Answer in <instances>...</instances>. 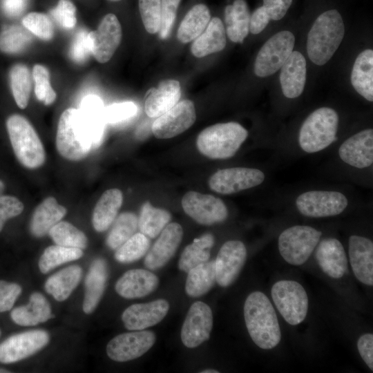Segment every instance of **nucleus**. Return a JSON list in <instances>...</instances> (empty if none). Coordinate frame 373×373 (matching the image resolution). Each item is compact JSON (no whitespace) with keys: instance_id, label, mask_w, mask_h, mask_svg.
I'll return each instance as SVG.
<instances>
[{"instance_id":"a18cd8bd","label":"nucleus","mask_w":373,"mask_h":373,"mask_svg":"<svg viewBox=\"0 0 373 373\" xmlns=\"http://www.w3.org/2000/svg\"><path fill=\"white\" fill-rule=\"evenodd\" d=\"M149 246L148 237L142 233H134L116 249L115 258L122 263L135 262L146 254Z\"/></svg>"},{"instance_id":"f8f14e48","label":"nucleus","mask_w":373,"mask_h":373,"mask_svg":"<svg viewBox=\"0 0 373 373\" xmlns=\"http://www.w3.org/2000/svg\"><path fill=\"white\" fill-rule=\"evenodd\" d=\"M265 174L257 169L234 167L218 170L209 180L211 190L229 195L260 184Z\"/></svg>"},{"instance_id":"dca6fc26","label":"nucleus","mask_w":373,"mask_h":373,"mask_svg":"<svg viewBox=\"0 0 373 373\" xmlns=\"http://www.w3.org/2000/svg\"><path fill=\"white\" fill-rule=\"evenodd\" d=\"M155 334L151 331L139 330L119 334L106 346L108 356L117 362L135 359L148 352L155 342Z\"/></svg>"},{"instance_id":"5701e85b","label":"nucleus","mask_w":373,"mask_h":373,"mask_svg":"<svg viewBox=\"0 0 373 373\" xmlns=\"http://www.w3.org/2000/svg\"><path fill=\"white\" fill-rule=\"evenodd\" d=\"M181 97V86L178 80L166 79L157 88H151L146 95L144 111L151 118L157 117L174 106Z\"/></svg>"},{"instance_id":"c85d7f7f","label":"nucleus","mask_w":373,"mask_h":373,"mask_svg":"<svg viewBox=\"0 0 373 373\" xmlns=\"http://www.w3.org/2000/svg\"><path fill=\"white\" fill-rule=\"evenodd\" d=\"M226 32L222 20L211 18L207 28L192 44L191 51L198 58L222 50L226 46Z\"/></svg>"},{"instance_id":"ea45409f","label":"nucleus","mask_w":373,"mask_h":373,"mask_svg":"<svg viewBox=\"0 0 373 373\" xmlns=\"http://www.w3.org/2000/svg\"><path fill=\"white\" fill-rule=\"evenodd\" d=\"M10 88L17 106L23 109L27 107L31 88V75L28 68L22 64L14 65L9 72Z\"/></svg>"},{"instance_id":"a878e982","label":"nucleus","mask_w":373,"mask_h":373,"mask_svg":"<svg viewBox=\"0 0 373 373\" xmlns=\"http://www.w3.org/2000/svg\"><path fill=\"white\" fill-rule=\"evenodd\" d=\"M280 82L283 95L296 98L303 91L306 80V60L298 51H292L282 66Z\"/></svg>"},{"instance_id":"37998d69","label":"nucleus","mask_w":373,"mask_h":373,"mask_svg":"<svg viewBox=\"0 0 373 373\" xmlns=\"http://www.w3.org/2000/svg\"><path fill=\"white\" fill-rule=\"evenodd\" d=\"M49 236L56 245L84 249L87 246L86 235L74 225L66 221H61L54 225L48 232Z\"/></svg>"},{"instance_id":"cd10ccee","label":"nucleus","mask_w":373,"mask_h":373,"mask_svg":"<svg viewBox=\"0 0 373 373\" xmlns=\"http://www.w3.org/2000/svg\"><path fill=\"white\" fill-rule=\"evenodd\" d=\"M66 212V207L59 204L54 197L45 198L33 212L30 224L31 233L37 238L44 236Z\"/></svg>"},{"instance_id":"2f4dec72","label":"nucleus","mask_w":373,"mask_h":373,"mask_svg":"<svg viewBox=\"0 0 373 373\" xmlns=\"http://www.w3.org/2000/svg\"><path fill=\"white\" fill-rule=\"evenodd\" d=\"M123 202V195L118 189L105 191L93 210L92 222L98 232L105 231L115 220Z\"/></svg>"},{"instance_id":"6ab92c4d","label":"nucleus","mask_w":373,"mask_h":373,"mask_svg":"<svg viewBox=\"0 0 373 373\" xmlns=\"http://www.w3.org/2000/svg\"><path fill=\"white\" fill-rule=\"evenodd\" d=\"M183 236L182 226L177 222L168 224L146 255L144 265L151 270L164 267L173 256Z\"/></svg>"},{"instance_id":"b1692460","label":"nucleus","mask_w":373,"mask_h":373,"mask_svg":"<svg viewBox=\"0 0 373 373\" xmlns=\"http://www.w3.org/2000/svg\"><path fill=\"white\" fill-rule=\"evenodd\" d=\"M316 259L323 271L332 278H340L347 271V256L342 244L336 238H325L318 244Z\"/></svg>"},{"instance_id":"5fc2aeb1","label":"nucleus","mask_w":373,"mask_h":373,"mask_svg":"<svg viewBox=\"0 0 373 373\" xmlns=\"http://www.w3.org/2000/svg\"><path fill=\"white\" fill-rule=\"evenodd\" d=\"M88 35V32L86 30H81L73 39L70 49V55L77 63L84 62L91 54Z\"/></svg>"},{"instance_id":"412c9836","label":"nucleus","mask_w":373,"mask_h":373,"mask_svg":"<svg viewBox=\"0 0 373 373\" xmlns=\"http://www.w3.org/2000/svg\"><path fill=\"white\" fill-rule=\"evenodd\" d=\"M338 154L346 164L364 169L373 162V130L361 131L347 139L340 146Z\"/></svg>"},{"instance_id":"c9c22d12","label":"nucleus","mask_w":373,"mask_h":373,"mask_svg":"<svg viewBox=\"0 0 373 373\" xmlns=\"http://www.w3.org/2000/svg\"><path fill=\"white\" fill-rule=\"evenodd\" d=\"M79 109L92 131L94 149H96L101 145L104 135L106 122L103 102L98 96L89 95L82 100Z\"/></svg>"},{"instance_id":"4d7b16f0","label":"nucleus","mask_w":373,"mask_h":373,"mask_svg":"<svg viewBox=\"0 0 373 373\" xmlns=\"http://www.w3.org/2000/svg\"><path fill=\"white\" fill-rule=\"evenodd\" d=\"M292 0H263L262 6L270 20H280L287 13Z\"/></svg>"},{"instance_id":"a211bd4d","label":"nucleus","mask_w":373,"mask_h":373,"mask_svg":"<svg viewBox=\"0 0 373 373\" xmlns=\"http://www.w3.org/2000/svg\"><path fill=\"white\" fill-rule=\"evenodd\" d=\"M247 258V249L240 240H229L220 249L215 260L216 281L223 287L238 278Z\"/></svg>"},{"instance_id":"e433bc0d","label":"nucleus","mask_w":373,"mask_h":373,"mask_svg":"<svg viewBox=\"0 0 373 373\" xmlns=\"http://www.w3.org/2000/svg\"><path fill=\"white\" fill-rule=\"evenodd\" d=\"M214 242V237L211 233H204L195 238L183 250L178 261L179 269L188 272L194 267L207 262Z\"/></svg>"},{"instance_id":"864d4df0","label":"nucleus","mask_w":373,"mask_h":373,"mask_svg":"<svg viewBox=\"0 0 373 373\" xmlns=\"http://www.w3.org/2000/svg\"><path fill=\"white\" fill-rule=\"evenodd\" d=\"M23 208V203L16 197L2 195L0 196V232L5 222L8 219L21 214Z\"/></svg>"},{"instance_id":"f257e3e1","label":"nucleus","mask_w":373,"mask_h":373,"mask_svg":"<svg viewBox=\"0 0 373 373\" xmlns=\"http://www.w3.org/2000/svg\"><path fill=\"white\" fill-rule=\"evenodd\" d=\"M247 329L254 343L260 348L270 350L280 341L281 332L275 309L261 291H254L244 305Z\"/></svg>"},{"instance_id":"49530a36","label":"nucleus","mask_w":373,"mask_h":373,"mask_svg":"<svg viewBox=\"0 0 373 373\" xmlns=\"http://www.w3.org/2000/svg\"><path fill=\"white\" fill-rule=\"evenodd\" d=\"M23 27L44 41L50 40L54 35V27L50 17L41 12H32L22 20Z\"/></svg>"},{"instance_id":"ddd939ff","label":"nucleus","mask_w":373,"mask_h":373,"mask_svg":"<svg viewBox=\"0 0 373 373\" xmlns=\"http://www.w3.org/2000/svg\"><path fill=\"white\" fill-rule=\"evenodd\" d=\"M122 36V27L117 16L106 14L97 30L88 32L91 54L99 63L108 61L118 48Z\"/></svg>"},{"instance_id":"f704fd0d","label":"nucleus","mask_w":373,"mask_h":373,"mask_svg":"<svg viewBox=\"0 0 373 373\" xmlns=\"http://www.w3.org/2000/svg\"><path fill=\"white\" fill-rule=\"evenodd\" d=\"M82 276V269L79 266L67 267L47 279L45 289L56 300H65L78 285Z\"/></svg>"},{"instance_id":"423d86ee","label":"nucleus","mask_w":373,"mask_h":373,"mask_svg":"<svg viewBox=\"0 0 373 373\" xmlns=\"http://www.w3.org/2000/svg\"><path fill=\"white\" fill-rule=\"evenodd\" d=\"M338 116L332 108L322 107L312 112L303 122L298 141L307 153L320 151L336 140Z\"/></svg>"},{"instance_id":"1a4fd4ad","label":"nucleus","mask_w":373,"mask_h":373,"mask_svg":"<svg viewBox=\"0 0 373 373\" xmlns=\"http://www.w3.org/2000/svg\"><path fill=\"white\" fill-rule=\"evenodd\" d=\"M295 37L288 31L278 32L270 37L259 50L254 63V73L265 77L278 70L293 51Z\"/></svg>"},{"instance_id":"aec40b11","label":"nucleus","mask_w":373,"mask_h":373,"mask_svg":"<svg viewBox=\"0 0 373 373\" xmlns=\"http://www.w3.org/2000/svg\"><path fill=\"white\" fill-rule=\"evenodd\" d=\"M169 309V304L164 299L133 304L124 311L122 320L127 329L142 330L160 323Z\"/></svg>"},{"instance_id":"69168bd1","label":"nucleus","mask_w":373,"mask_h":373,"mask_svg":"<svg viewBox=\"0 0 373 373\" xmlns=\"http://www.w3.org/2000/svg\"><path fill=\"white\" fill-rule=\"evenodd\" d=\"M108 1H113V2H117V1H120L122 0H108Z\"/></svg>"},{"instance_id":"7ed1b4c3","label":"nucleus","mask_w":373,"mask_h":373,"mask_svg":"<svg viewBox=\"0 0 373 373\" xmlns=\"http://www.w3.org/2000/svg\"><path fill=\"white\" fill-rule=\"evenodd\" d=\"M344 32L343 19L336 10L320 15L307 36V51L310 60L318 66L325 64L339 47Z\"/></svg>"},{"instance_id":"39448f33","label":"nucleus","mask_w":373,"mask_h":373,"mask_svg":"<svg viewBox=\"0 0 373 373\" xmlns=\"http://www.w3.org/2000/svg\"><path fill=\"white\" fill-rule=\"evenodd\" d=\"M6 128L15 154L20 163L28 169L41 166L46 153L36 131L24 117L14 114L6 120Z\"/></svg>"},{"instance_id":"2eb2a0df","label":"nucleus","mask_w":373,"mask_h":373,"mask_svg":"<svg viewBox=\"0 0 373 373\" xmlns=\"http://www.w3.org/2000/svg\"><path fill=\"white\" fill-rule=\"evenodd\" d=\"M49 341L44 330H32L14 334L0 344V363H13L34 354Z\"/></svg>"},{"instance_id":"20e7f679","label":"nucleus","mask_w":373,"mask_h":373,"mask_svg":"<svg viewBox=\"0 0 373 373\" xmlns=\"http://www.w3.org/2000/svg\"><path fill=\"white\" fill-rule=\"evenodd\" d=\"M248 136V131L234 122L219 123L202 130L196 146L201 154L211 159L233 157Z\"/></svg>"},{"instance_id":"de8ad7c7","label":"nucleus","mask_w":373,"mask_h":373,"mask_svg":"<svg viewBox=\"0 0 373 373\" xmlns=\"http://www.w3.org/2000/svg\"><path fill=\"white\" fill-rule=\"evenodd\" d=\"M32 77L35 82V93L37 98L45 105L52 104L57 94L50 82V74L47 68L36 64L32 68Z\"/></svg>"},{"instance_id":"bf43d9fd","label":"nucleus","mask_w":373,"mask_h":373,"mask_svg":"<svg viewBox=\"0 0 373 373\" xmlns=\"http://www.w3.org/2000/svg\"><path fill=\"white\" fill-rule=\"evenodd\" d=\"M270 21L262 6L258 8L250 17L249 31L254 35L261 32Z\"/></svg>"},{"instance_id":"6e6552de","label":"nucleus","mask_w":373,"mask_h":373,"mask_svg":"<svg viewBox=\"0 0 373 373\" xmlns=\"http://www.w3.org/2000/svg\"><path fill=\"white\" fill-rule=\"evenodd\" d=\"M271 292L278 312L289 324L296 325L305 320L308 310V297L300 283L294 280H280L272 286Z\"/></svg>"},{"instance_id":"4468645a","label":"nucleus","mask_w":373,"mask_h":373,"mask_svg":"<svg viewBox=\"0 0 373 373\" xmlns=\"http://www.w3.org/2000/svg\"><path fill=\"white\" fill-rule=\"evenodd\" d=\"M195 119L193 102L184 99L157 117L151 125V132L158 139L172 138L189 128Z\"/></svg>"},{"instance_id":"c756f323","label":"nucleus","mask_w":373,"mask_h":373,"mask_svg":"<svg viewBox=\"0 0 373 373\" xmlns=\"http://www.w3.org/2000/svg\"><path fill=\"white\" fill-rule=\"evenodd\" d=\"M10 317L19 325L33 326L46 322L53 316L46 298L41 294L34 292L28 305L13 309Z\"/></svg>"},{"instance_id":"f03ea898","label":"nucleus","mask_w":373,"mask_h":373,"mask_svg":"<svg viewBox=\"0 0 373 373\" xmlns=\"http://www.w3.org/2000/svg\"><path fill=\"white\" fill-rule=\"evenodd\" d=\"M56 146L63 157L71 161L84 159L94 149L92 131L79 109L70 108L61 113Z\"/></svg>"},{"instance_id":"e2e57ef3","label":"nucleus","mask_w":373,"mask_h":373,"mask_svg":"<svg viewBox=\"0 0 373 373\" xmlns=\"http://www.w3.org/2000/svg\"><path fill=\"white\" fill-rule=\"evenodd\" d=\"M4 189H5V185L3 182L0 180V196L3 194Z\"/></svg>"},{"instance_id":"052dcab7","label":"nucleus","mask_w":373,"mask_h":373,"mask_svg":"<svg viewBox=\"0 0 373 373\" xmlns=\"http://www.w3.org/2000/svg\"><path fill=\"white\" fill-rule=\"evenodd\" d=\"M28 5V0H2L4 13L9 17H17L23 13Z\"/></svg>"},{"instance_id":"a19ab883","label":"nucleus","mask_w":373,"mask_h":373,"mask_svg":"<svg viewBox=\"0 0 373 373\" xmlns=\"http://www.w3.org/2000/svg\"><path fill=\"white\" fill-rule=\"evenodd\" d=\"M83 251L78 248L67 247L61 245H52L47 247L39 260V268L41 273L47 274L56 267L77 260L82 257Z\"/></svg>"},{"instance_id":"8fccbe9b","label":"nucleus","mask_w":373,"mask_h":373,"mask_svg":"<svg viewBox=\"0 0 373 373\" xmlns=\"http://www.w3.org/2000/svg\"><path fill=\"white\" fill-rule=\"evenodd\" d=\"M137 112V107L132 102L116 103L104 108L106 123L117 124L133 117Z\"/></svg>"},{"instance_id":"9b49d317","label":"nucleus","mask_w":373,"mask_h":373,"mask_svg":"<svg viewBox=\"0 0 373 373\" xmlns=\"http://www.w3.org/2000/svg\"><path fill=\"white\" fill-rule=\"evenodd\" d=\"M347 198L338 191H311L300 194L296 204L300 213L312 218L336 216L347 207Z\"/></svg>"},{"instance_id":"603ef678","label":"nucleus","mask_w":373,"mask_h":373,"mask_svg":"<svg viewBox=\"0 0 373 373\" xmlns=\"http://www.w3.org/2000/svg\"><path fill=\"white\" fill-rule=\"evenodd\" d=\"M50 12L62 28L70 29L74 28L77 23L76 7L70 0H59Z\"/></svg>"},{"instance_id":"473e14b6","label":"nucleus","mask_w":373,"mask_h":373,"mask_svg":"<svg viewBox=\"0 0 373 373\" xmlns=\"http://www.w3.org/2000/svg\"><path fill=\"white\" fill-rule=\"evenodd\" d=\"M211 12L208 6L202 3L193 5L186 13L178 29V39L182 44L195 39L207 28Z\"/></svg>"},{"instance_id":"7c9ffc66","label":"nucleus","mask_w":373,"mask_h":373,"mask_svg":"<svg viewBox=\"0 0 373 373\" xmlns=\"http://www.w3.org/2000/svg\"><path fill=\"white\" fill-rule=\"evenodd\" d=\"M251 14L245 0H234L224 9L227 35L235 43H242L249 32Z\"/></svg>"},{"instance_id":"bb28decb","label":"nucleus","mask_w":373,"mask_h":373,"mask_svg":"<svg viewBox=\"0 0 373 373\" xmlns=\"http://www.w3.org/2000/svg\"><path fill=\"white\" fill-rule=\"evenodd\" d=\"M108 271L106 262L102 258L95 259L91 264L85 279V294L83 310L92 313L97 306L104 294Z\"/></svg>"},{"instance_id":"58836bf2","label":"nucleus","mask_w":373,"mask_h":373,"mask_svg":"<svg viewBox=\"0 0 373 373\" xmlns=\"http://www.w3.org/2000/svg\"><path fill=\"white\" fill-rule=\"evenodd\" d=\"M171 213L162 209L153 207L146 202L141 207L138 218L140 233L148 238L157 237L171 220Z\"/></svg>"},{"instance_id":"c03bdc74","label":"nucleus","mask_w":373,"mask_h":373,"mask_svg":"<svg viewBox=\"0 0 373 373\" xmlns=\"http://www.w3.org/2000/svg\"><path fill=\"white\" fill-rule=\"evenodd\" d=\"M32 37L21 26H6L0 32V50L7 54L23 51L30 43Z\"/></svg>"},{"instance_id":"72a5a7b5","label":"nucleus","mask_w":373,"mask_h":373,"mask_svg":"<svg viewBox=\"0 0 373 373\" xmlns=\"http://www.w3.org/2000/svg\"><path fill=\"white\" fill-rule=\"evenodd\" d=\"M351 83L361 96L373 101V50L367 49L356 57L351 74Z\"/></svg>"},{"instance_id":"0e129e2a","label":"nucleus","mask_w":373,"mask_h":373,"mask_svg":"<svg viewBox=\"0 0 373 373\" xmlns=\"http://www.w3.org/2000/svg\"><path fill=\"white\" fill-rule=\"evenodd\" d=\"M0 372H9V371L0 368Z\"/></svg>"},{"instance_id":"9d476101","label":"nucleus","mask_w":373,"mask_h":373,"mask_svg":"<svg viewBox=\"0 0 373 373\" xmlns=\"http://www.w3.org/2000/svg\"><path fill=\"white\" fill-rule=\"evenodd\" d=\"M181 204L185 213L200 224L222 222L228 216L224 202L210 194L188 191L182 197Z\"/></svg>"},{"instance_id":"393cba45","label":"nucleus","mask_w":373,"mask_h":373,"mask_svg":"<svg viewBox=\"0 0 373 373\" xmlns=\"http://www.w3.org/2000/svg\"><path fill=\"white\" fill-rule=\"evenodd\" d=\"M159 279L153 273L142 269L128 270L117 281L115 291L125 298L147 296L156 289Z\"/></svg>"},{"instance_id":"09e8293b","label":"nucleus","mask_w":373,"mask_h":373,"mask_svg":"<svg viewBox=\"0 0 373 373\" xmlns=\"http://www.w3.org/2000/svg\"><path fill=\"white\" fill-rule=\"evenodd\" d=\"M139 11L146 30L155 34L160 26L161 0H138Z\"/></svg>"},{"instance_id":"f3484780","label":"nucleus","mask_w":373,"mask_h":373,"mask_svg":"<svg viewBox=\"0 0 373 373\" xmlns=\"http://www.w3.org/2000/svg\"><path fill=\"white\" fill-rule=\"evenodd\" d=\"M213 327L210 307L202 302L193 303L186 314L181 329V340L189 348H194L207 341Z\"/></svg>"},{"instance_id":"3c124183","label":"nucleus","mask_w":373,"mask_h":373,"mask_svg":"<svg viewBox=\"0 0 373 373\" xmlns=\"http://www.w3.org/2000/svg\"><path fill=\"white\" fill-rule=\"evenodd\" d=\"M180 2L181 0H161L160 26L158 30L161 39H164L169 36Z\"/></svg>"},{"instance_id":"4be33fe9","label":"nucleus","mask_w":373,"mask_h":373,"mask_svg":"<svg viewBox=\"0 0 373 373\" xmlns=\"http://www.w3.org/2000/svg\"><path fill=\"white\" fill-rule=\"evenodd\" d=\"M349 257L356 278L362 283L372 286V241L365 237L351 236L349 239Z\"/></svg>"},{"instance_id":"680f3d73","label":"nucleus","mask_w":373,"mask_h":373,"mask_svg":"<svg viewBox=\"0 0 373 373\" xmlns=\"http://www.w3.org/2000/svg\"><path fill=\"white\" fill-rule=\"evenodd\" d=\"M202 373H218L219 371H217L216 370H211V369H209V370H203L201 372Z\"/></svg>"},{"instance_id":"4c0bfd02","label":"nucleus","mask_w":373,"mask_h":373,"mask_svg":"<svg viewBox=\"0 0 373 373\" xmlns=\"http://www.w3.org/2000/svg\"><path fill=\"white\" fill-rule=\"evenodd\" d=\"M187 273L186 293L191 297L201 296L207 293L216 282L215 260L198 265Z\"/></svg>"},{"instance_id":"79ce46f5","label":"nucleus","mask_w":373,"mask_h":373,"mask_svg":"<svg viewBox=\"0 0 373 373\" xmlns=\"http://www.w3.org/2000/svg\"><path fill=\"white\" fill-rule=\"evenodd\" d=\"M138 218L132 212L122 213L115 220L106 238V245L111 249H117L136 231Z\"/></svg>"},{"instance_id":"13d9d810","label":"nucleus","mask_w":373,"mask_h":373,"mask_svg":"<svg viewBox=\"0 0 373 373\" xmlns=\"http://www.w3.org/2000/svg\"><path fill=\"white\" fill-rule=\"evenodd\" d=\"M359 354L371 370H373V334H364L357 342Z\"/></svg>"},{"instance_id":"338daca9","label":"nucleus","mask_w":373,"mask_h":373,"mask_svg":"<svg viewBox=\"0 0 373 373\" xmlns=\"http://www.w3.org/2000/svg\"><path fill=\"white\" fill-rule=\"evenodd\" d=\"M0 335H1V331H0Z\"/></svg>"},{"instance_id":"0eeeda50","label":"nucleus","mask_w":373,"mask_h":373,"mask_svg":"<svg viewBox=\"0 0 373 373\" xmlns=\"http://www.w3.org/2000/svg\"><path fill=\"white\" fill-rule=\"evenodd\" d=\"M322 233L306 225H296L284 230L278 238L281 256L293 265L304 264L319 242Z\"/></svg>"},{"instance_id":"6e6d98bb","label":"nucleus","mask_w":373,"mask_h":373,"mask_svg":"<svg viewBox=\"0 0 373 373\" xmlns=\"http://www.w3.org/2000/svg\"><path fill=\"white\" fill-rule=\"evenodd\" d=\"M21 293L19 285L0 280V313L11 309Z\"/></svg>"}]
</instances>
